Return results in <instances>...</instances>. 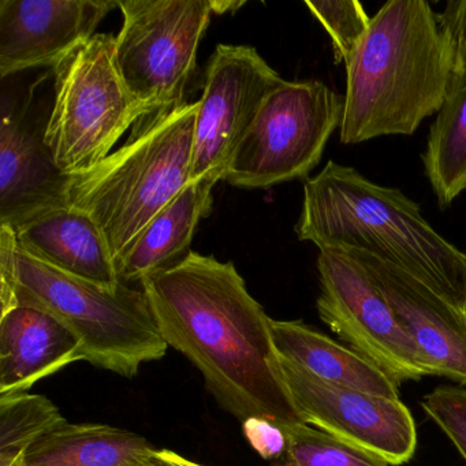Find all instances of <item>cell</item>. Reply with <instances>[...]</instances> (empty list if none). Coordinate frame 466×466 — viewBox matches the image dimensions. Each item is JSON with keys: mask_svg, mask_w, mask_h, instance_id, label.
Masks as SVG:
<instances>
[{"mask_svg": "<svg viewBox=\"0 0 466 466\" xmlns=\"http://www.w3.org/2000/svg\"><path fill=\"white\" fill-rule=\"evenodd\" d=\"M144 466H204L200 463L193 462L187 458L182 457L178 452L171 451V450L162 449L157 450L154 454L149 457Z\"/></svg>", "mask_w": 466, "mask_h": 466, "instance_id": "27", "label": "cell"}, {"mask_svg": "<svg viewBox=\"0 0 466 466\" xmlns=\"http://www.w3.org/2000/svg\"><path fill=\"white\" fill-rule=\"evenodd\" d=\"M450 39L454 73L422 154L425 176L441 209L466 192V40Z\"/></svg>", "mask_w": 466, "mask_h": 466, "instance_id": "20", "label": "cell"}, {"mask_svg": "<svg viewBox=\"0 0 466 466\" xmlns=\"http://www.w3.org/2000/svg\"><path fill=\"white\" fill-rule=\"evenodd\" d=\"M454 66V45L428 2H387L346 65L340 143L413 135L441 110Z\"/></svg>", "mask_w": 466, "mask_h": 466, "instance_id": "2", "label": "cell"}, {"mask_svg": "<svg viewBox=\"0 0 466 466\" xmlns=\"http://www.w3.org/2000/svg\"><path fill=\"white\" fill-rule=\"evenodd\" d=\"M318 271L319 316L351 350L397 384L436 375L432 362L398 323L359 261L342 250L323 249Z\"/></svg>", "mask_w": 466, "mask_h": 466, "instance_id": "9", "label": "cell"}, {"mask_svg": "<svg viewBox=\"0 0 466 466\" xmlns=\"http://www.w3.org/2000/svg\"><path fill=\"white\" fill-rule=\"evenodd\" d=\"M305 6L326 28L335 48L337 62L346 65L356 53L370 28V18L357 0L305 2Z\"/></svg>", "mask_w": 466, "mask_h": 466, "instance_id": "23", "label": "cell"}, {"mask_svg": "<svg viewBox=\"0 0 466 466\" xmlns=\"http://www.w3.org/2000/svg\"><path fill=\"white\" fill-rule=\"evenodd\" d=\"M245 438L264 460H279L288 446L285 431L272 420L264 417H250L242 422Z\"/></svg>", "mask_w": 466, "mask_h": 466, "instance_id": "25", "label": "cell"}, {"mask_svg": "<svg viewBox=\"0 0 466 466\" xmlns=\"http://www.w3.org/2000/svg\"><path fill=\"white\" fill-rule=\"evenodd\" d=\"M319 249L359 250L392 264L466 310V252L441 237L400 189L329 160L304 185L296 228Z\"/></svg>", "mask_w": 466, "mask_h": 466, "instance_id": "3", "label": "cell"}, {"mask_svg": "<svg viewBox=\"0 0 466 466\" xmlns=\"http://www.w3.org/2000/svg\"><path fill=\"white\" fill-rule=\"evenodd\" d=\"M271 335L280 359L312 375L378 397L400 400V384L372 362L302 321L272 320Z\"/></svg>", "mask_w": 466, "mask_h": 466, "instance_id": "18", "label": "cell"}, {"mask_svg": "<svg viewBox=\"0 0 466 466\" xmlns=\"http://www.w3.org/2000/svg\"><path fill=\"white\" fill-rule=\"evenodd\" d=\"M441 28L450 37L466 40V0H452L439 15Z\"/></svg>", "mask_w": 466, "mask_h": 466, "instance_id": "26", "label": "cell"}, {"mask_svg": "<svg viewBox=\"0 0 466 466\" xmlns=\"http://www.w3.org/2000/svg\"><path fill=\"white\" fill-rule=\"evenodd\" d=\"M245 2L236 0H211L212 12L214 15H225L228 12H237L239 7L244 6Z\"/></svg>", "mask_w": 466, "mask_h": 466, "instance_id": "28", "label": "cell"}, {"mask_svg": "<svg viewBox=\"0 0 466 466\" xmlns=\"http://www.w3.org/2000/svg\"><path fill=\"white\" fill-rule=\"evenodd\" d=\"M140 288L168 348L192 361L226 411L242 422L250 417L280 427L304 422L283 375L271 318L231 261L190 252L141 280Z\"/></svg>", "mask_w": 466, "mask_h": 466, "instance_id": "1", "label": "cell"}, {"mask_svg": "<svg viewBox=\"0 0 466 466\" xmlns=\"http://www.w3.org/2000/svg\"><path fill=\"white\" fill-rule=\"evenodd\" d=\"M116 37L119 72L130 94L163 113L187 105L201 39L211 21V0H121Z\"/></svg>", "mask_w": 466, "mask_h": 466, "instance_id": "8", "label": "cell"}, {"mask_svg": "<svg viewBox=\"0 0 466 466\" xmlns=\"http://www.w3.org/2000/svg\"><path fill=\"white\" fill-rule=\"evenodd\" d=\"M48 116L35 110L34 96L2 97L0 121V226L24 223L69 206L72 176L56 166L46 143Z\"/></svg>", "mask_w": 466, "mask_h": 466, "instance_id": "12", "label": "cell"}, {"mask_svg": "<svg viewBox=\"0 0 466 466\" xmlns=\"http://www.w3.org/2000/svg\"><path fill=\"white\" fill-rule=\"evenodd\" d=\"M280 362L305 424L361 447L391 466L403 465L413 458L416 424L402 400L329 383L288 360L280 359Z\"/></svg>", "mask_w": 466, "mask_h": 466, "instance_id": "11", "label": "cell"}, {"mask_svg": "<svg viewBox=\"0 0 466 466\" xmlns=\"http://www.w3.org/2000/svg\"><path fill=\"white\" fill-rule=\"evenodd\" d=\"M54 72L46 143L67 176L99 165L133 124L151 116L127 89L116 64V37L110 35H95Z\"/></svg>", "mask_w": 466, "mask_h": 466, "instance_id": "6", "label": "cell"}, {"mask_svg": "<svg viewBox=\"0 0 466 466\" xmlns=\"http://www.w3.org/2000/svg\"><path fill=\"white\" fill-rule=\"evenodd\" d=\"M157 450L113 425L66 422L32 444L24 466H144Z\"/></svg>", "mask_w": 466, "mask_h": 466, "instance_id": "19", "label": "cell"}, {"mask_svg": "<svg viewBox=\"0 0 466 466\" xmlns=\"http://www.w3.org/2000/svg\"><path fill=\"white\" fill-rule=\"evenodd\" d=\"M282 428L288 446L269 466H391L383 458L305 422Z\"/></svg>", "mask_w": 466, "mask_h": 466, "instance_id": "22", "label": "cell"}, {"mask_svg": "<svg viewBox=\"0 0 466 466\" xmlns=\"http://www.w3.org/2000/svg\"><path fill=\"white\" fill-rule=\"evenodd\" d=\"M342 252L361 264L436 376L466 386V310L392 264L359 250Z\"/></svg>", "mask_w": 466, "mask_h": 466, "instance_id": "14", "label": "cell"}, {"mask_svg": "<svg viewBox=\"0 0 466 466\" xmlns=\"http://www.w3.org/2000/svg\"><path fill=\"white\" fill-rule=\"evenodd\" d=\"M198 107L151 114L118 151L72 176L69 206L99 226L116 264L189 182Z\"/></svg>", "mask_w": 466, "mask_h": 466, "instance_id": "5", "label": "cell"}, {"mask_svg": "<svg viewBox=\"0 0 466 466\" xmlns=\"http://www.w3.org/2000/svg\"><path fill=\"white\" fill-rule=\"evenodd\" d=\"M13 466H24V457L20 458V460H18Z\"/></svg>", "mask_w": 466, "mask_h": 466, "instance_id": "29", "label": "cell"}, {"mask_svg": "<svg viewBox=\"0 0 466 466\" xmlns=\"http://www.w3.org/2000/svg\"><path fill=\"white\" fill-rule=\"evenodd\" d=\"M58 406L45 395L0 397V466H13L32 444L66 424Z\"/></svg>", "mask_w": 466, "mask_h": 466, "instance_id": "21", "label": "cell"}, {"mask_svg": "<svg viewBox=\"0 0 466 466\" xmlns=\"http://www.w3.org/2000/svg\"><path fill=\"white\" fill-rule=\"evenodd\" d=\"M18 247L58 271L95 285H121L116 260L99 226L86 212L67 206L15 228Z\"/></svg>", "mask_w": 466, "mask_h": 466, "instance_id": "16", "label": "cell"}, {"mask_svg": "<svg viewBox=\"0 0 466 466\" xmlns=\"http://www.w3.org/2000/svg\"><path fill=\"white\" fill-rule=\"evenodd\" d=\"M114 7V0H0V77L58 66Z\"/></svg>", "mask_w": 466, "mask_h": 466, "instance_id": "13", "label": "cell"}, {"mask_svg": "<svg viewBox=\"0 0 466 466\" xmlns=\"http://www.w3.org/2000/svg\"><path fill=\"white\" fill-rule=\"evenodd\" d=\"M2 313L18 305L45 310L81 343L84 361L132 379L167 353L143 289H110L58 271L24 252L15 233L0 226Z\"/></svg>", "mask_w": 466, "mask_h": 466, "instance_id": "4", "label": "cell"}, {"mask_svg": "<svg viewBox=\"0 0 466 466\" xmlns=\"http://www.w3.org/2000/svg\"><path fill=\"white\" fill-rule=\"evenodd\" d=\"M283 78L249 46L219 45L198 100L189 181L225 178L237 147Z\"/></svg>", "mask_w": 466, "mask_h": 466, "instance_id": "10", "label": "cell"}, {"mask_svg": "<svg viewBox=\"0 0 466 466\" xmlns=\"http://www.w3.org/2000/svg\"><path fill=\"white\" fill-rule=\"evenodd\" d=\"M343 106L345 97L320 81H283L264 100L223 179L252 190L307 178L342 125Z\"/></svg>", "mask_w": 466, "mask_h": 466, "instance_id": "7", "label": "cell"}, {"mask_svg": "<svg viewBox=\"0 0 466 466\" xmlns=\"http://www.w3.org/2000/svg\"><path fill=\"white\" fill-rule=\"evenodd\" d=\"M80 360V340L50 313L25 305L2 313L0 397L28 392L37 381Z\"/></svg>", "mask_w": 466, "mask_h": 466, "instance_id": "15", "label": "cell"}, {"mask_svg": "<svg viewBox=\"0 0 466 466\" xmlns=\"http://www.w3.org/2000/svg\"><path fill=\"white\" fill-rule=\"evenodd\" d=\"M421 406L466 462V389L438 387L422 398Z\"/></svg>", "mask_w": 466, "mask_h": 466, "instance_id": "24", "label": "cell"}, {"mask_svg": "<svg viewBox=\"0 0 466 466\" xmlns=\"http://www.w3.org/2000/svg\"><path fill=\"white\" fill-rule=\"evenodd\" d=\"M215 184L217 181L209 178L187 182L179 195L144 228L116 261L122 283H141L149 275L181 263L192 252L190 244L198 223L211 214Z\"/></svg>", "mask_w": 466, "mask_h": 466, "instance_id": "17", "label": "cell"}]
</instances>
